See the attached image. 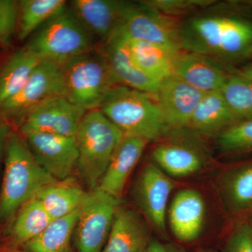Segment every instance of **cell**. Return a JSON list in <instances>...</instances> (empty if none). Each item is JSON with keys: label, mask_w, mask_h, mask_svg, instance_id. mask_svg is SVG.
Instances as JSON below:
<instances>
[{"label": "cell", "mask_w": 252, "mask_h": 252, "mask_svg": "<svg viewBox=\"0 0 252 252\" xmlns=\"http://www.w3.org/2000/svg\"><path fill=\"white\" fill-rule=\"evenodd\" d=\"M194 15L181 23L182 47L215 60L241 59L252 44V21L218 9Z\"/></svg>", "instance_id": "obj_1"}, {"label": "cell", "mask_w": 252, "mask_h": 252, "mask_svg": "<svg viewBox=\"0 0 252 252\" xmlns=\"http://www.w3.org/2000/svg\"><path fill=\"white\" fill-rule=\"evenodd\" d=\"M57 182L40 166L23 136L9 132L0 192V221H7L46 186Z\"/></svg>", "instance_id": "obj_2"}, {"label": "cell", "mask_w": 252, "mask_h": 252, "mask_svg": "<svg viewBox=\"0 0 252 252\" xmlns=\"http://www.w3.org/2000/svg\"><path fill=\"white\" fill-rule=\"evenodd\" d=\"M124 135L157 141L171 132L153 94L117 85L98 109Z\"/></svg>", "instance_id": "obj_3"}, {"label": "cell", "mask_w": 252, "mask_h": 252, "mask_svg": "<svg viewBox=\"0 0 252 252\" xmlns=\"http://www.w3.org/2000/svg\"><path fill=\"white\" fill-rule=\"evenodd\" d=\"M124 134L99 109L86 113L74 136L79 175L92 190L98 187Z\"/></svg>", "instance_id": "obj_4"}, {"label": "cell", "mask_w": 252, "mask_h": 252, "mask_svg": "<svg viewBox=\"0 0 252 252\" xmlns=\"http://www.w3.org/2000/svg\"><path fill=\"white\" fill-rule=\"evenodd\" d=\"M94 41L67 4L35 32L25 46L41 61L61 66L94 49Z\"/></svg>", "instance_id": "obj_5"}, {"label": "cell", "mask_w": 252, "mask_h": 252, "mask_svg": "<svg viewBox=\"0 0 252 252\" xmlns=\"http://www.w3.org/2000/svg\"><path fill=\"white\" fill-rule=\"evenodd\" d=\"M61 67L66 97L86 112L98 109L109 93L119 85L101 49L94 48Z\"/></svg>", "instance_id": "obj_6"}, {"label": "cell", "mask_w": 252, "mask_h": 252, "mask_svg": "<svg viewBox=\"0 0 252 252\" xmlns=\"http://www.w3.org/2000/svg\"><path fill=\"white\" fill-rule=\"evenodd\" d=\"M178 18L159 12L142 1H127L120 27L117 32L129 39L148 41L175 54L184 51Z\"/></svg>", "instance_id": "obj_7"}, {"label": "cell", "mask_w": 252, "mask_h": 252, "mask_svg": "<svg viewBox=\"0 0 252 252\" xmlns=\"http://www.w3.org/2000/svg\"><path fill=\"white\" fill-rule=\"evenodd\" d=\"M59 96L66 97L62 67L51 61H41L22 89L0 106V114L6 122L20 127L33 109Z\"/></svg>", "instance_id": "obj_8"}, {"label": "cell", "mask_w": 252, "mask_h": 252, "mask_svg": "<svg viewBox=\"0 0 252 252\" xmlns=\"http://www.w3.org/2000/svg\"><path fill=\"white\" fill-rule=\"evenodd\" d=\"M120 200L98 188L81 205L74 230L77 252H102L107 243Z\"/></svg>", "instance_id": "obj_9"}, {"label": "cell", "mask_w": 252, "mask_h": 252, "mask_svg": "<svg viewBox=\"0 0 252 252\" xmlns=\"http://www.w3.org/2000/svg\"><path fill=\"white\" fill-rule=\"evenodd\" d=\"M86 112L64 96L53 97L28 114L20 131L23 135L42 132L74 137Z\"/></svg>", "instance_id": "obj_10"}, {"label": "cell", "mask_w": 252, "mask_h": 252, "mask_svg": "<svg viewBox=\"0 0 252 252\" xmlns=\"http://www.w3.org/2000/svg\"><path fill=\"white\" fill-rule=\"evenodd\" d=\"M38 163L57 182L66 180L77 167L74 137L34 132L23 135Z\"/></svg>", "instance_id": "obj_11"}, {"label": "cell", "mask_w": 252, "mask_h": 252, "mask_svg": "<svg viewBox=\"0 0 252 252\" xmlns=\"http://www.w3.org/2000/svg\"><path fill=\"white\" fill-rule=\"evenodd\" d=\"M153 94L170 129L175 130L188 127L205 94L172 75L160 81Z\"/></svg>", "instance_id": "obj_12"}, {"label": "cell", "mask_w": 252, "mask_h": 252, "mask_svg": "<svg viewBox=\"0 0 252 252\" xmlns=\"http://www.w3.org/2000/svg\"><path fill=\"white\" fill-rule=\"evenodd\" d=\"M175 187L173 181L156 164L149 163L141 172L136 195L141 208L160 233L166 232L169 198Z\"/></svg>", "instance_id": "obj_13"}, {"label": "cell", "mask_w": 252, "mask_h": 252, "mask_svg": "<svg viewBox=\"0 0 252 252\" xmlns=\"http://www.w3.org/2000/svg\"><path fill=\"white\" fill-rule=\"evenodd\" d=\"M127 1L74 0L69 6L94 39L105 44L122 23Z\"/></svg>", "instance_id": "obj_14"}, {"label": "cell", "mask_w": 252, "mask_h": 252, "mask_svg": "<svg viewBox=\"0 0 252 252\" xmlns=\"http://www.w3.org/2000/svg\"><path fill=\"white\" fill-rule=\"evenodd\" d=\"M205 218V203L201 194L191 189L177 193L169 209V223L179 241L190 243L198 240Z\"/></svg>", "instance_id": "obj_15"}, {"label": "cell", "mask_w": 252, "mask_h": 252, "mask_svg": "<svg viewBox=\"0 0 252 252\" xmlns=\"http://www.w3.org/2000/svg\"><path fill=\"white\" fill-rule=\"evenodd\" d=\"M173 75L207 94L221 91L230 74L217 60L184 51L176 58Z\"/></svg>", "instance_id": "obj_16"}, {"label": "cell", "mask_w": 252, "mask_h": 252, "mask_svg": "<svg viewBox=\"0 0 252 252\" xmlns=\"http://www.w3.org/2000/svg\"><path fill=\"white\" fill-rule=\"evenodd\" d=\"M119 85L154 94L160 82L144 74L131 58L126 38L117 32L101 48Z\"/></svg>", "instance_id": "obj_17"}, {"label": "cell", "mask_w": 252, "mask_h": 252, "mask_svg": "<svg viewBox=\"0 0 252 252\" xmlns=\"http://www.w3.org/2000/svg\"><path fill=\"white\" fill-rule=\"evenodd\" d=\"M147 140L124 135L114 151L97 188L120 200L127 179L143 154Z\"/></svg>", "instance_id": "obj_18"}, {"label": "cell", "mask_w": 252, "mask_h": 252, "mask_svg": "<svg viewBox=\"0 0 252 252\" xmlns=\"http://www.w3.org/2000/svg\"><path fill=\"white\" fill-rule=\"evenodd\" d=\"M151 241L140 215L119 206L102 252H147Z\"/></svg>", "instance_id": "obj_19"}, {"label": "cell", "mask_w": 252, "mask_h": 252, "mask_svg": "<svg viewBox=\"0 0 252 252\" xmlns=\"http://www.w3.org/2000/svg\"><path fill=\"white\" fill-rule=\"evenodd\" d=\"M152 157L159 168L173 177L193 175L204 164L203 152L184 141H167L158 144L152 151Z\"/></svg>", "instance_id": "obj_20"}, {"label": "cell", "mask_w": 252, "mask_h": 252, "mask_svg": "<svg viewBox=\"0 0 252 252\" xmlns=\"http://www.w3.org/2000/svg\"><path fill=\"white\" fill-rule=\"evenodd\" d=\"M238 122L220 91L207 93L197 105L187 128L196 134L212 135Z\"/></svg>", "instance_id": "obj_21"}, {"label": "cell", "mask_w": 252, "mask_h": 252, "mask_svg": "<svg viewBox=\"0 0 252 252\" xmlns=\"http://www.w3.org/2000/svg\"><path fill=\"white\" fill-rule=\"evenodd\" d=\"M124 36L132 61L144 74L158 82L173 75L176 58L179 54L153 43Z\"/></svg>", "instance_id": "obj_22"}, {"label": "cell", "mask_w": 252, "mask_h": 252, "mask_svg": "<svg viewBox=\"0 0 252 252\" xmlns=\"http://www.w3.org/2000/svg\"><path fill=\"white\" fill-rule=\"evenodd\" d=\"M89 193L66 180L46 186L36 197L50 217L56 220L79 210Z\"/></svg>", "instance_id": "obj_23"}, {"label": "cell", "mask_w": 252, "mask_h": 252, "mask_svg": "<svg viewBox=\"0 0 252 252\" xmlns=\"http://www.w3.org/2000/svg\"><path fill=\"white\" fill-rule=\"evenodd\" d=\"M41 61L26 46L11 55L0 71V106L22 89Z\"/></svg>", "instance_id": "obj_24"}, {"label": "cell", "mask_w": 252, "mask_h": 252, "mask_svg": "<svg viewBox=\"0 0 252 252\" xmlns=\"http://www.w3.org/2000/svg\"><path fill=\"white\" fill-rule=\"evenodd\" d=\"M80 210L81 207L70 215L53 220L42 233L25 245L26 252H70Z\"/></svg>", "instance_id": "obj_25"}, {"label": "cell", "mask_w": 252, "mask_h": 252, "mask_svg": "<svg viewBox=\"0 0 252 252\" xmlns=\"http://www.w3.org/2000/svg\"><path fill=\"white\" fill-rule=\"evenodd\" d=\"M64 0L18 1V39L25 41L67 6Z\"/></svg>", "instance_id": "obj_26"}, {"label": "cell", "mask_w": 252, "mask_h": 252, "mask_svg": "<svg viewBox=\"0 0 252 252\" xmlns=\"http://www.w3.org/2000/svg\"><path fill=\"white\" fill-rule=\"evenodd\" d=\"M16 216L11 226V240L16 245L24 246L42 233L54 220L36 196L25 204Z\"/></svg>", "instance_id": "obj_27"}, {"label": "cell", "mask_w": 252, "mask_h": 252, "mask_svg": "<svg viewBox=\"0 0 252 252\" xmlns=\"http://www.w3.org/2000/svg\"><path fill=\"white\" fill-rule=\"evenodd\" d=\"M227 203L235 212L252 208V163L235 170L225 181Z\"/></svg>", "instance_id": "obj_28"}, {"label": "cell", "mask_w": 252, "mask_h": 252, "mask_svg": "<svg viewBox=\"0 0 252 252\" xmlns=\"http://www.w3.org/2000/svg\"><path fill=\"white\" fill-rule=\"evenodd\" d=\"M220 93L239 120L252 119V81L230 74Z\"/></svg>", "instance_id": "obj_29"}, {"label": "cell", "mask_w": 252, "mask_h": 252, "mask_svg": "<svg viewBox=\"0 0 252 252\" xmlns=\"http://www.w3.org/2000/svg\"><path fill=\"white\" fill-rule=\"evenodd\" d=\"M218 145L223 153L252 152V119L235 123L220 132Z\"/></svg>", "instance_id": "obj_30"}, {"label": "cell", "mask_w": 252, "mask_h": 252, "mask_svg": "<svg viewBox=\"0 0 252 252\" xmlns=\"http://www.w3.org/2000/svg\"><path fill=\"white\" fill-rule=\"evenodd\" d=\"M149 7L162 14L180 19L183 16H193L207 10L217 2L215 0H144Z\"/></svg>", "instance_id": "obj_31"}, {"label": "cell", "mask_w": 252, "mask_h": 252, "mask_svg": "<svg viewBox=\"0 0 252 252\" xmlns=\"http://www.w3.org/2000/svg\"><path fill=\"white\" fill-rule=\"evenodd\" d=\"M18 1L0 0V47L6 48L17 32Z\"/></svg>", "instance_id": "obj_32"}, {"label": "cell", "mask_w": 252, "mask_h": 252, "mask_svg": "<svg viewBox=\"0 0 252 252\" xmlns=\"http://www.w3.org/2000/svg\"><path fill=\"white\" fill-rule=\"evenodd\" d=\"M223 252H252V227L250 224L236 227L227 240Z\"/></svg>", "instance_id": "obj_33"}, {"label": "cell", "mask_w": 252, "mask_h": 252, "mask_svg": "<svg viewBox=\"0 0 252 252\" xmlns=\"http://www.w3.org/2000/svg\"><path fill=\"white\" fill-rule=\"evenodd\" d=\"M9 123L0 114V159L2 157L3 153L6 147V140L9 134Z\"/></svg>", "instance_id": "obj_34"}, {"label": "cell", "mask_w": 252, "mask_h": 252, "mask_svg": "<svg viewBox=\"0 0 252 252\" xmlns=\"http://www.w3.org/2000/svg\"><path fill=\"white\" fill-rule=\"evenodd\" d=\"M147 252H181L177 248H174L171 245H165L158 241V240H152Z\"/></svg>", "instance_id": "obj_35"}, {"label": "cell", "mask_w": 252, "mask_h": 252, "mask_svg": "<svg viewBox=\"0 0 252 252\" xmlns=\"http://www.w3.org/2000/svg\"><path fill=\"white\" fill-rule=\"evenodd\" d=\"M235 74L247 80L252 81V61L238 69Z\"/></svg>", "instance_id": "obj_36"}, {"label": "cell", "mask_w": 252, "mask_h": 252, "mask_svg": "<svg viewBox=\"0 0 252 252\" xmlns=\"http://www.w3.org/2000/svg\"><path fill=\"white\" fill-rule=\"evenodd\" d=\"M241 59L250 60V61H252V44L250 46V47L245 51V52L244 53Z\"/></svg>", "instance_id": "obj_37"}, {"label": "cell", "mask_w": 252, "mask_h": 252, "mask_svg": "<svg viewBox=\"0 0 252 252\" xmlns=\"http://www.w3.org/2000/svg\"><path fill=\"white\" fill-rule=\"evenodd\" d=\"M250 225H251V226L252 227V221H251V223H250Z\"/></svg>", "instance_id": "obj_38"}, {"label": "cell", "mask_w": 252, "mask_h": 252, "mask_svg": "<svg viewBox=\"0 0 252 252\" xmlns=\"http://www.w3.org/2000/svg\"><path fill=\"white\" fill-rule=\"evenodd\" d=\"M18 252L11 251V252Z\"/></svg>", "instance_id": "obj_39"}, {"label": "cell", "mask_w": 252, "mask_h": 252, "mask_svg": "<svg viewBox=\"0 0 252 252\" xmlns=\"http://www.w3.org/2000/svg\"></svg>", "instance_id": "obj_40"}]
</instances>
